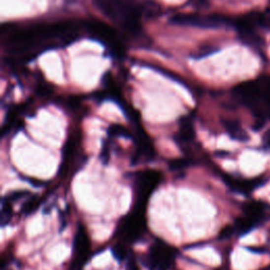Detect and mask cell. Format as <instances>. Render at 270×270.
I'll list each match as a JSON object with an SVG mask.
<instances>
[{
	"label": "cell",
	"mask_w": 270,
	"mask_h": 270,
	"mask_svg": "<svg viewBox=\"0 0 270 270\" xmlns=\"http://www.w3.org/2000/svg\"><path fill=\"white\" fill-rule=\"evenodd\" d=\"M93 4L126 33L132 36L141 34L142 14L136 0H93Z\"/></svg>",
	"instance_id": "1"
},
{
	"label": "cell",
	"mask_w": 270,
	"mask_h": 270,
	"mask_svg": "<svg viewBox=\"0 0 270 270\" xmlns=\"http://www.w3.org/2000/svg\"><path fill=\"white\" fill-rule=\"evenodd\" d=\"M164 179L163 172L156 169H145L136 172L134 178V202L132 208L146 211L150 197Z\"/></svg>",
	"instance_id": "2"
},
{
	"label": "cell",
	"mask_w": 270,
	"mask_h": 270,
	"mask_svg": "<svg viewBox=\"0 0 270 270\" xmlns=\"http://www.w3.org/2000/svg\"><path fill=\"white\" fill-rule=\"evenodd\" d=\"M147 232V216L146 211L132 208L118 221L115 229L117 241L125 244H133L138 242Z\"/></svg>",
	"instance_id": "3"
},
{
	"label": "cell",
	"mask_w": 270,
	"mask_h": 270,
	"mask_svg": "<svg viewBox=\"0 0 270 270\" xmlns=\"http://www.w3.org/2000/svg\"><path fill=\"white\" fill-rule=\"evenodd\" d=\"M177 254L176 248L164 239L156 238L150 247L142 263L149 270H170Z\"/></svg>",
	"instance_id": "4"
},
{
	"label": "cell",
	"mask_w": 270,
	"mask_h": 270,
	"mask_svg": "<svg viewBox=\"0 0 270 270\" xmlns=\"http://www.w3.org/2000/svg\"><path fill=\"white\" fill-rule=\"evenodd\" d=\"M171 24L178 26H188L202 29H217L224 26H232L234 19L220 14L200 15V14H176L170 19Z\"/></svg>",
	"instance_id": "5"
},
{
	"label": "cell",
	"mask_w": 270,
	"mask_h": 270,
	"mask_svg": "<svg viewBox=\"0 0 270 270\" xmlns=\"http://www.w3.org/2000/svg\"><path fill=\"white\" fill-rule=\"evenodd\" d=\"M91 254V242L84 224H78L74 235L73 254L68 270H84Z\"/></svg>",
	"instance_id": "6"
},
{
	"label": "cell",
	"mask_w": 270,
	"mask_h": 270,
	"mask_svg": "<svg viewBox=\"0 0 270 270\" xmlns=\"http://www.w3.org/2000/svg\"><path fill=\"white\" fill-rule=\"evenodd\" d=\"M84 28L93 39L106 44L107 48L112 47L119 41H123V38L118 35V32L114 28L99 19L85 20Z\"/></svg>",
	"instance_id": "7"
},
{
	"label": "cell",
	"mask_w": 270,
	"mask_h": 270,
	"mask_svg": "<svg viewBox=\"0 0 270 270\" xmlns=\"http://www.w3.org/2000/svg\"><path fill=\"white\" fill-rule=\"evenodd\" d=\"M135 133L133 139L135 141V152L132 156V165H136L141 160L151 162L155 159L156 151L152 139L150 138L141 125L134 126Z\"/></svg>",
	"instance_id": "8"
},
{
	"label": "cell",
	"mask_w": 270,
	"mask_h": 270,
	"mask_svg": "<svg viewBox=\"0 0 270 270\" xmlns=\"http://www.w3.org/2000/svg\"><path fill=\"white\" fill-rule=\"evenodd\" d=\"M194 138H196V130H194L192 116H183L179 121V128L174 135V140L186 155H189L190 145L193 142Z\"/></svg>",
	"instance_id": "9"
},
{
	"label": "cell",
	"mask_w": 270,
	"mask_h": 270,
	"mask_svg": "<svg viewBox=\"0 0 270 270\" xmlns=\"http://www.w3.org/2000/svg\"><path fill=\"white\" fill-rule=\"evenodd\" d=\"M222 177H223L224 183L226 184L231 190L238 193H243V194H249L250 192H252L254 189H256L257 187L261 186L265 182V178L263 176L245 179V178H238V177L225 173L222 175Z\"/></svg>",
	"instance_id": "10"
},
{
	"label": "cell",
	"mask_w": 270,
	"mask_h": 270,
	"mask_svg": "<svg viewBox=\"0 0 270 270\" xmlns=\"http://www.w3.org/2000/svg\"><path fill=\"white\" fill-rule=\"evenodd\" d=\"M222 124L224 126L225 130L227 131L229 136L232 139L239 140V141H246L249 139L248 134L245 132V130L242 128L241 124L235 119H222Z\"/></svg>",
	"instance_id": "11"
},
{
	"label": "cell",
	"mask_w": 270,
	"mask_h": 270,
	"mask_svg": "<svg viewBox=\"0 0 270 270\" xmlns=\"http://www.w3.org/2000/svg\"><path fill=\"white\" fill-rule=\"evenodd\" d=\"M260 223L259 220L254 219V217L248 216L244 214L243 216H239L236 220L234 226L236 229V234L238 235H246L250 232L253 228H256L258 226V224Z\"/></svg>",
	"instance_id": "12"
},
{
	"label": "cell",
	"mask_w": 270,
	"mask_h": 270,
	"mask_svg": "<svg viewBox=\"0 0 270 270\" xmlns=\"http://www.w3.org/2000/svg\"><path fill=\"white\" fill-rule=\"evenodd\" d=\"M265 208H266V205L264 204V202H259V201L258 202L253 201V202H246V204L243 206V211H244V214L254 217V219L260 221L264 214Z\"/></svg>",
	"instance_id": "13"
},
{
	"label": "cell",
	"mask_w": 270,
	"mask_h": 270,
	"mask_svg": "<svg viewBox=\"0 0 270 270\" xmlns=\"http://www.w3.org/2000/svg\"><path fill=\"white\" fill-rule=\"evenodd\" d=\"M194 164V160L190 155H185L184 157H177V159H172L168 162V168L171 171H182L186 168L190 167Z\"/></svg>",
	"instance_id": "14"
},
{
	"label": "cell",
	"mask_w": 270,
	"mask_h": 270,
	"mask_svg": "<svg viewBox=\"0 0 270 270\" xmlns=\"http://www.w3.org/2000/svg\"><path fill=\"white\" fill-rule=\"evenodd\" d=\"M112 253L118 262H125L128 260L132 252L129 249V245L123 242L117 241L115 245L112 247Z\"/></svg>",
	"instance_id": "15"
},
{
	"label": "cell",
	"mask_w": 270,
	"mask_h": 270,
	"mask_svg": "<svg viewBox=\"0 0 270 270\" xmlns=\"http://www.w3.org/2000/svg\"><path fill=\"white\" fill-rule=\"evenodd\" d=\"M41 202V200L38 196H32L31 198H27L24 205L21 207V213L24 215H31L38 209Z\"/></svg>",
	"instance_id": "16"
},
{
	"label": "cell",
	"mask_w": 270,
	"mask_h": 270,
	"mask_svg": "<svg viewBox=\"0 0 270 270\" xmlns=\"http://www.w3.org/2000/svg\"><path fill=\"white\" fill-rule=\"evenodd\" d=\"M108 134L111 138L113 137H128L133 138V135L130 133V131L127 130L126 127L117 124H112L109 126Z\"/></svg>",
	"instance_id": "17"
},
{
	"label": "cell",
	"mask_w": 270,
	"mask_h": 270,
	"mask_svg": "<svg viewBox=\"0 0 270 270\" xmlns=\"http://www.w3.org/2000/svg\"><path fill=\"white\" fill-rule=\"evenodd\" d=\"M13 215V208H12V202H7L5 200H2V211H1V224L6 225L10 222Z\"/></svg>",
	"instance_id": "18"
},
{
	"label": "cell",
	"mask_w": 270,
	"mask_h": 270,
	"mask_svg": "<svg viewBox=\"0 0 270 270\" xmlns=\"http://www.w3.org/2000/svg\"><path fill=\"white\" fill-rule=\"evenodd\" d=\"M63 103L64 106L66 108H68L69 110H72V111H76L79 109L80 104H81V101L78 96H75V95H72V96H69L67 97V99H65L63 101Z\"/></svg>",
	"instance_id": "19"
},
{
	"label": "cell",
	"mask_w": 270,
	"mask_h": 270,
	"mask_svg": "<svg viewBox=\"0 0 270 270\" xmlns=\"http://www.w3.org/2000/svg\"><path fill=\"white\" fill-rule=\"evenodd\" d=\"M111 145H110V140H104L103 144H102V148H101V161L102 163V165H104V166H107L109 161H110V155H111Z\"/></svg>",
	"instance_id": "20"
},
{
	"label": "cell",
	"mask_w": 270,
	"mask_h": 270,
	"mask_svg": "<svg viewBox=\"0 0 270 270\" xmlns=\"http://www.w3.org/2000/svg\"><path fill=\"white\" fill-rule=\"evenodd\" d=\"M28 196H30V192L25 191V190H17V191H13V192L7 193L6 196L3 198V200L10 202H16V201L20 200V199L27 198Z\"/></svg>",
	"instance_id": "21"
},
{
	"label": "cell",
	"mask_w": 270,
	"mask_h": 270,
	"mask_svg": "<svg viewBox=\"0 0 270 270\" xmlns=\"http://www.w3.org/2000/svg\"><path fill=\"white\" fill-rule=\"evenodd\" d=\"M52 92H53V87L50 84H47V82H41L36 88V94L40 97L49 96L52 94Z\"/></svg>",
	"instance_id": "22"
},
{
	"label": "cell",
	"mask_w": 270,
	"mask_h": 270,
	"mask_svg": "<svg viewBox=\"0 0 270 270\" xmlns=\"http://www.w3.org/2000/svg\"><path fill=\"white\" fill-rule=\"evenodd\" d=\"M217 50L216 47L212 46V44H206V46H202L200 51H199V54L194 55V57H196L197 59H200V58H202L205 56H208L211 53H213V52H215Z\"/></svg>",
	"instance_id": "23"
},
{
	"label": "cell",
	"mask_w": 270,
	"mask_h": 270,
	"mask_svg": "<svg viewBox=\"0 0 270 270\" xmlns=\"http://www.w3.org/2000/svg\"><path fill=\"white\" fill-rule=\"evenodd\" d=\"M236 234V229L234 225H227V226H225L221 231L219 235V238L220 239H226L229 238L231 236H234Z\"/></svg>",
	"instance_id": "24"
},
{
	"label": "cell",
	"mask_w": 270,
	"mask_h": 270,
	"mask_svg": "<svg viewBox=\"0 0 270 270\" xmlns=\"http://www.w3.org/2000/svg\"><path fill=\"white\" fill-rule=\"evenodd\" d=\"M126 262H127L126 270H139V266H138L137 261H136V259H135V257L133 256V254H131V256L128 258V260H127Z\"/></svg>",
	"instance_id": "25"
},
{
	"label": "cell",
	"mask_w": 270,
	"mask_h": 270,
	"mask_svg": "<svg viewBox=\"0 0 270 270\" xmlns=\"http://www.w3.org/2000/svg\"><path fill=\"white\" fill-rule=\"evenodd\" d=\"M262 147H263L265 150H270V129L267 130L263 135Z\"/></svg>",
	"instance_id": "26"
},
{
	"label": "cell",
	"mask_w": 270,
	"mask_h": 270,
	"mask_svg": "<svg viewBox=\"0 0 270 270\" xmlns=\"http://www.w3.org/2000/svg\"><path fill=\"white\" fill-rule=\"evenodd\" d=\"M25 179H28V181H30V183L33 184V185L36 186V187H41V186L44 185V183H42V181H39V179H36V178L25 177Z\"/></svg>",
	"instance_id": "27"
},
{
	"label": "cell",
	"mask_w": 270,
	"mask_h": 270,
	"mask_svg": "<svg viewBox=\"0 0 270 270\" xmlns=\"http://www.w3.org/2000/svg\"><path fill=\"white\" fill-rule=\"evenodd\" d=\"M159 71H160V72H164V71H163V70H161V69H159ZM164 73H165V72H164ZM166 74H167V75H170V72H167Z\"/></svg>",
	"instance_id": "28"
}]
</instances>
